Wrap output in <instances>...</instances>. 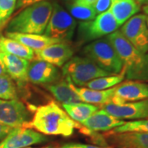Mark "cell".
<instances>
[{
    "label": "cell",
    "instance_id": "obj_36",
    "mask_svg": "<svg viewBox=\"0 0 148 148\" xmlns=\"http://www.w3.org/2000/svg\"><path fill=\"white\" fill-rule=\"evenodd\" d=\"M26 148H33V147H26ZM41 148H55V147H41Z\"/></svg>",
    "mask_w": 148,
    "mask_h": 148
},
{
    "label": "cell",
    "instance_id": "obj_1",
    "mask_svg": "<svg viewBox=\"0 0 148 148\" xmlns=\"http://www.w3.org/2000/svg\"><path fill=\"white\" fill-rule=\"evenodd\" d=\"M45 136L70 137L81 124L73 120L55 101L37 107L34 116L27 125Z\"/></svg>",
    "mask_w": 148,
    "mask_h": 148
},
{
    "label": "cell",
    "instance_id": "obj_35",
    "mask_svg": "<svg viewBox=\"0 0 148 148\" xmlns=\"http://www.w3.org/2000/svg\"><path fill=\"white\" fill-rule=\"evenodd\" d=\"M143 12L147 14L148 16V5H146V6H143Z\"/></svg>",
    "mask_w": 148,
    "mask_h": 148
},
{
    "label": "cell",
    "instance_id": "obj_20",
    "mask_svg": "<svg viewBox=\"0 0 148 148\" xmlns=\"http://www.w3.org/2000/svg\"><path fill=\"white\" fill-rule=\"evenodd\" d=\"M5 36L10 39L15 40L19 43H21L26 47L32 49L34 52L41 50L44 48L47 47L52 44L58 43L57 40L46 36L45 35L5 32Z\"/></svg>",
    "mask_w": 148,
    "mask_h": 148
},
{
    "label": "cell",
    "instance_id": "obj_29",
    "mask_svg": "<svg viewBox=\"0 0 148 148\" xmlns=\"http://www.w3.org/2000/svg\"><path fill=\"white\" fill-rule=\"evenodd\" d=\"M95 8L96 15L107 11L111 4V0H86Z\"/></svg>",
    "mask_w": 148,
    "mask_h": 148
},
{
    "label": "cell",
    "instance_id": "obj_19",
    "mask_svg": "<svg viewBox=\"0 0 148 148\" xmlns=\"http://www.w3.org/2000/svg\"><path fill=\"white\" fill-rule=\"evenodd\" d=\"M47 89L53 97L62 105H69L82 102L79 96L70 86L69 80H58L51 84L45 85Z\"/></svg>",
    "mask_w": 148,
    "mask_h": 148
},
{
    "label": "cell",
    "instance_id": "obj_24",
    "mask_svg": "<svg viewBox=\"0 0 148 148\" xmlns=\"http://www.w3.org/2000/svg\"><path fill=\"white\" fill-rule=\"evenodd\" d=\"M64 111L73 120L82 123L94 113L101 109V106L91 105L85 102H78L69 105H62Z\"/></svg>",
    "mask_w": 148,
    "mask_h": 148
},
{
    "label": "cell",
    "instance_id": "obj_4",
    "mask_svg": "<svg viewBox=\"0 0 148 148\" xmlns=\"http://www.w3.org/2000/svg\"><path fill=\"white\" fill-rule=\"evenodd\" d=\"M82 54L110 75L122 73L123 64L107 37L93 40L82 49Z\"/></svg>",
    "mask_w": 148,
    "mask_h": 148
},
{
    "label": "cell",
    "instance_id": "obj_37",
    "mask_svg": "<svg viewBox=\"0 0 148 148\" xmlns=\"http://www.w3.org/2000/svg\"><path fill=\"white\" fill-rule=\"evenodd\" d=\"M147 27H148V16H147Z\"/></svg>",
    "mask_w": 148,
    "mask_h": 148
},
{
    "label": "cell",
    "instance_id": "obj_14",
    "mask_svg": "<svg viewBox=\"0 0 148 148\" xmlns=\"http://www.w3.org/2000/svg\"><path fill=\"white\" fill-rule=\"evenodd\" d=\"M107 144L116 148H148V132H107L104 134Z\"/></svg>",
    "mask_w": 148,
    "mask_h": 148
},
{
    "label": "cell",
    "instance_id": "obj_9",
    "mask_svg": "<svg viewBox=\"0 0 148 148\" xmlns=\"http://www.w3.org/2000/svg\"><path fill=\"white\" fill-rule=\"evenodd\" d=\"M31 118L28 109L18 99H0V123L12 128L27 127Z\"/></svg>",
    "mask_w": 148,
    "mask_h": 148
},
{
    "label": "cell",
    "instance_id": "obj_15",
    "mask_svg": "<svg viewBox=\"0 0 148 148\" xmlns=\"http://www.w3.org/2000/svg\"><path fill=\"white\" fill-rule=\"evenodd\" d=\"M73 49L69 43L58 42L44 48L41 50L36 51L35 57L56 67H63L73 57Z\"/></svg>",
    "mask_w": 148,
    "mask_h": 148
},
{
    "label": "cell",
    "instance_id": "obj_23",
    "mask_svg": "<svg viewBox=\"0 0 148 148\" xmlns=\"http://www.w3.org/2000/svg\"><path fill=\"white\" fill-rule=\"evenodd\" d=\"M0 52L16 55L17 57L32 61L35 58V52L15 40L0 34Z\"/></svg>",
    "mask_w": 148,
    "mask_h": 148
},
{
    "label": "cell",
    "instance_id": "obj_5",
    "mask_svg": "<svg viewBox=\"0 0 148 148\" xmlns=\"http://www.w3.org/2000/svg\"><path fill=\"white\" fill-rule=\"evenodd\" d=\"M62 73L76 86H84L91 80L110 75L85 56L70 58L62 67Z\"/></svg>",
    "mask_w": 148,
    "mask_h": 148
},
{
    "label": "cell",
    "instance_id": "obj_7",
    "mask_svg": "<svg viewBox=\"0 0 148 148\" xmlns=\"http://www.w3.org/2000/svg\"><path fill=\"white\" fill-rule=\"evenodd\" d=\"M120 27L110 9L96 15L93 20L80 22L77 27V40L89 42L108 36Z\"/></svg>",
    "mask_w": 148,
    "mask_h": 148
},
{
    "label": "cell",
    "instance_id": "obj_10",
    "mask_svg": "<svg viewBox=\"0 0 148 148\" xmlns=\"http://www.w3.org/2000/svg\"><path fill=\"white\" fill-rule=\"evenodd\" d=\"M49 138L28 127H14L0 142V148H26L35 144L47 143Z\"/></svg>",
    "mask_w": 148,
    "mask_h": 148
},
{
    "label": "cell",
    "instance_id": "obj_34",
    "mask_svg": "<svg viewBox=\"0 0 148 148\" xmlns=\"http://www.w3.org/2000/svg\"><path fill=\"white\" fill-rule=\"evenodd\" d=\"M136 2H137L140 6L148 5V0H136Z\"/></svg>",
    "mask_w": 148,
    "mask_h": 148
},
{
    "label": "cell",
    "instance_id": "obj_27",
    "mask_svg": "<svg viewBox=\"0 0 148 148\" xmlns=\"http://www.w3.org/2000/svg\"><path fill=\"white\" fill-rule=\"evenodd\" d=\"M112 132H148V119L125 122L123 125L113 129Z\"/></svg>",
    "mask_w": 148,
    "mask_h": 148
},
{
    "label": "cell",
    "instance_id": "obj_3",
    "mask_svg": "<svg viewBox=\"0 0 148 148\" xmlns=\"http://www.w3.org/2000/svg\"><path fill=\"white\" fill-rule=\"evenodd\" d=\"M53 9V3L45 0L21 9L8 22L6 32L42 35Z\"/></svg>",
    "mask_w": 148,
    "mask_h": 148
},
{
    "label": "cell",
    "instance_id": "obj_31",
    "mask_svg": "<svg viewBox=\"0 0 148 148\" xmlns=\"http://www.w3.org/2000/svg\"><path fill=\"white\" fill-rule=\"evenodd\" d=\"M42 1H45V0H16L15 11H20L28 6L32 5L34 3H39V2H42Z\"/></svg>",
    "mask_w": 148,
    "mask_h": 148
},
{
    "label": "cell",
    "instance_id": "obj_2",
    "mask_svg": "<svg viewBox=\"0 0 148 148\" xmlns=\"http://www.w3.org/2000/svg\"><path fill=\"white\" fill-rule=\"evenodd\" d=\"M106 37L121 59L124 77L131 81L148 82V53L138 50L120 31L117 30Z\"/></svg>",
    "mask_w": 148,
    "mask_h": 148
},
{
    "label": "cell",
    "instance_id": "obj_25",
    "mask_svg": "<svg viewBox=\"0 0 148 148\" xmlns=\"http://www.w3.org/2000/svg\"><path fill=\"white\" fill-rule=\"evenodd\" d=\"M125 78L124 73L122 72L121 73L115 75H110L106 77H101L90 81L85 85L86 87L96 90H104L112 88L119 83H121L123 80Z\"/></svg>",
    "mask_w": 148,
    "mask_h": 148
},
{
    "label": "cell",
    "instance_id": "obj_28",
    "mask_svg": "<svg viewBox=\"0 0 148 148\" xmlns=\"http://www.w3.org/2000/svg\"><path fill=\"white\" fill-rule=\"evenodd\" d=\"M16 0H0V28L6 25L16 9Z\"/></svg>",
    "mask_w": 148,
    "mask_h": 148
},
{
    "label": "cell",
    "instance_id": "obj_6",
    "mask_svg": "<svg viewBox=\"0 0 148 148\" xmlns=\"http://www.w3.org/2000/svg\"><path fill=\"white\" fill-rule=\"evenodd\" d=\"M77 28V21L68 11L57 2L53 3L51 16L48 22L45 35L58 42L72 40Z\"/></svg>",
    "mask_w": 148,
    "mask_h": 148
},
{
    "label": "cell",
    "instance_id": "obj_13",
    "mask_svg": "<svg viewBox=\"0 0 148 148\" xmlns=\"http://www.w3.org/2000/svg\"><path fill=\"white\" fill-rule=\"evenodd\" d=\"M60 73L58 68L53 64L34 58L30 61L27 69L28 81L33 84L48 85L58 81Z\"/></svg>",
    "mask_w": 148,
    "mask_h": 148
},
{
    "label": "cell",
    "instance_id": "obj_8",
    "mask_svg": "<svg viewBox=\"0 0 148 148\" xmlns=\"http://www.w3.org/2000/svg\"><path fill=\"white\" fill-rule=\"evenodd\" d=\"M120 32L138 50L148 52V27L147 15L136 14L122 25Z\"/></svg>",
    "mask_w": 148,
    "mask_h": 148
},
{
    "label": "cell",
    "instance_id": "obj_11",
    "mask_svg": "<svg viewBox=\"0 0 148 148\" xmlns=\"http://www.w3.org/2000/svg\"><path fill=\"white\" fill-rule=\"evenodd\" d=\"M148 99V82L127 80L115 86L111 103L122 105Z\"/></svg>",
    "mask_w": 148,
    "mask_h": 148
},
{
    "label": "cell",
    "instance_id": "obj_38",
    "mask_svg": "<svg viewBox=\"0 0 148 148\" xmlns=\"http://www.w3.org/2000/svg\"><path fill=\"white\" fill-rule=\"evenodd\" d=\"M111 148H112V147H111Z\"/></svg>",
    "mask_w": 148,
    "mask_h": 148
},
{
    "label": "cell",
    "instance_id": "obj_32",
    "mask_svg": "<svg viewBox=\"0 0 148 148\" xmlns=\"http://www.w3.org/2000/svg\"><path fill=\"white\" fill-rule=\"evenodd\" d=\"M12 130V127H8L0 123V142Z\"/></svg>",
    "mask_w": 148,
    "mask_h": 148
},
{
    "label": "cell",
    "instance_id": "obj_18",
    "mask_svg": "<svg viewBox=\"0 0 148 148\" xmlns=\"http://www.w3.org/2000/svg\"><path fill=\"white\" fill-rule=\"evenodd\" d=\"M65 78L69 80L70 86L76 92V94L79 96L82 102L98 106H102L111 103L116 86L107 90H96L89 89L87 87H83V86H76L72 83V82L68 77H65Z\"/></svg>",
    "mask_w": 148,
    "mask_h": 148
},
{
    "label": "cell",
    "instance_id": "obj_33",
    "mask_svg": "<svg viewBox=\"0 0 148 148\" xmlns=\"http://www.w3.org/2000/svg\"><path fill=\"white\" fill-rule=\"evenodd\" d=\"M5 75H8L7 74V71H6L5 66H4V64L3 63L2 59L0 58V77L1 76H5Z\"/></svg>",
    "mask_w": 148,
    "mask_h": 148
},
{
    "label": "cell",
    "instance_id": "obj_30",
    "mask_svg": "<svg viewBox=\"0 0 148 148\" xmlns=\"http://www.w3.org/2000/svg\"><path fill=\"white\" fill-rule=\"evenodd\" d=\"M59 148H111V147H100L82 143H68Z\"/></svg>",
    "mask_w": 148,
    "mask_h": 148
},
{
    "label": "cell",
    "instance_id": "obj_21",
    "mask_svg": "<svg viewBox=\"0 0 148 148\" xmlns=\"http://www.w3.org/2000/svg\"><path fill=\"white\" fill-rule=\"evenodd\" d=\"M109 9L118 24L122 26L140 11V5L136 0H111Z\"/></svg>",
    "mask_w": 148,
    "mask_h": 148
},
{
    "label": "cell",
    "instance_id": "obj_17",
    "mask_svg": "<svg viewBox=\"0 0 148 148\" xmlns=\"http://www.w3.org/2000/svg\"><path fill=\"white\" fill-rule=\"evenodd\" d=\"M0 58L5 66L7 74L19 84L28 82L27 69L30 61L10 53L0 52Z\"/></svg>",
    "mask_w": 148,
    "mask_h": 148
},
{
    "label": "cell",
    "instance_id": "obj_22",
    "mask_svg": "<svg viewBox=\"0 0 148 148\" xmlns=\"http://www.w3.org/2000/svg\"><path fill=\"white\" fill-rule=\"evenodd\" d=\"M64 3L68 12L75 20L87 21L96 16L95 8L86 0H64Z\"/></svg>",
    "mask_w": 148,
    "mask_h": 148
},
{
    "label": "cell",
    "instance_id": "obj_12",
    "mask_svg": "<svg viewBox=\"0 0 148 148\" xmlns=\"http://www.w3.org/2000/svg\"><path fill=\"white\" fill-rule=\"evenodd\" d=\"M101 109L119 119H148V99L143 101L127 102L122 105L107 104Z\"/></svg>",
    "mask_w": 148,
    "mask_h": 148
},
{
    "label": "cell",
    "instance_id": "obj_16",
    "mask_svg": "<svg viewBox=\"0 0 148 148\" xmlns=\"http://www.w3.org/2000/svg\"><path fill=\"white\" fill-rule=\"evenodd\" d=\"M124 123L123 120L112 116L101 108L80 124L91 132H110L123 125Z\"/></svg>",
    "mask_w": 148,
    "mask_h": 148
},
{
    "label": "cell",
    "instance_id": "obj_26",
    "mask_svg": "<svg viewBox=\"0 0 148 148\" xmlns=\"http://www.w3.org/2000/svg\"><path fill=\"white\" fill-rule=\"evenodd\" d=\"M0 99H18L16 85L8 75L0 77Z\"/></svg>",
    "mask_w": 148,
    "mask_h": 148
}]
</instances>
